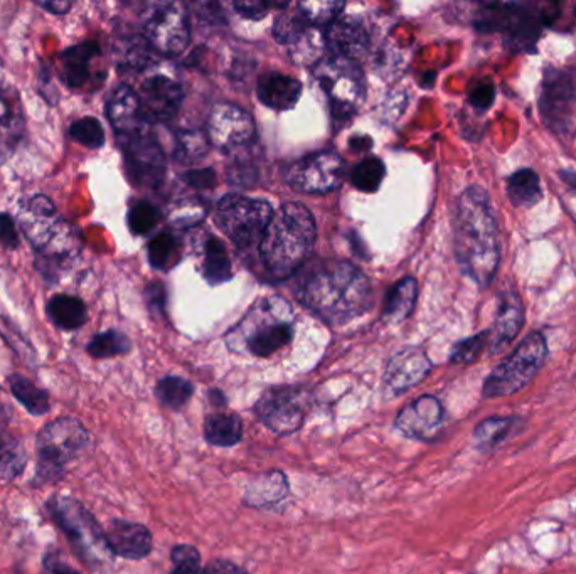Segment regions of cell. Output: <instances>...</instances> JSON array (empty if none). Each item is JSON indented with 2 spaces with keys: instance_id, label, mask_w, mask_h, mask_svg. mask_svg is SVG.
Segmentation results:
<instances>
[{
  "instance_id": "obj_41",
  "label": "cell",
  "mask_w": 576,
  "mask_h": 574,
  "mask_svg": "<svg viewBox=\"0 0 576 574\" xmlns=\"http://www.w3.org/2000/svg\"><path fill=\"white\" fill-rule=\"evenodd\" d=\"M326 44L327 41H324L322 34L309 27L295 43L288 46V53L295 63L314 64L315 66L320 59L324 58L322 53H324Z\"/></svg>"
},
{
  "instance_id": "obj_54",
  "label": "cell",
  "mask_w": 576,
  "mask_h": 574,
  "mask_svg": "<svg viewBox=\"0 0 576 574\" xmlns=\"http://www.w3.org/2000/svg\"><path fill=\"white\" fill-rule=\"evenodd\" d=\"M43 569L48 574H81L71 564L64 563L58 551H49L43 559Z\"/></svg>"
},
{
  "instance_id": "obj_44",
  "label": "cell",
  "mask_w": 576,
  "mask_h": 574,
  "mask_svg": "<svg viewBox=\"0 0 576 574\" xmlns=\"http://www.w3.org/2000/svg\"><path fill=\"white\" fill-rule=\"evenodd\" d=\"M209 140L204 133L194 132H182L177 135L176 144V159L182 164H194L198 160L203 159L206 152H208Z\"/></svg>"
},
{
  "instance_id": "obj_23",
  "label": "cell",
  "mask_w": 576,
  "mask_h": 574,
  "mask_svg": "<svg viewBox=\"0 0 576 574\" xmlns=\"http://www.w3.org/2000/svg\"><path fill=\"white\" fill-rule=\"evenodd\" d=\"M27 460L24 443L12 430L11 408L0 389V482L19 479L26 470Z\"/></svg>"
},
{
  "instance_id": "obj_49",
  "label": "cell",
  "mask_w": 576,
  "mask_h": 574,
  "mask_svg": "<svg viewBox=\"0 0 576 574\" xmlns=\"http://www.w3.org/2000/svg\"><path fill=\"white\" fill-rule=\"evenodd\" d=\"M171 574H201V553L191 544H177L171 551Z\"/></svg>"
},
{
  "instance_id": "obj_55",
  "label": "cell",
  "mask_w": 576,
  "mask_h": 574,
  "mask_svg": "<svg viewBox=\"0 0 576 574\" xmlns=\"http://www.w3.org/2000/svg\"><path fill=\"white\" fill-rule=\"evenodd\" d=\"M184 179L194 189H211L216 184V174H214L213 169L187 172Z\"/></svg>"
},
{
  "instance_id": "obj_39",
  "label": "cell",
  "mask_w": 576,
  "mask_h": 574,
  "mask_svg": "<svg viewBox=\"0 0 576 574\" xmlns=\"http://www.w3.org/2000/svg\"><path fill=\"white\" fill-rule=\"evenodd\" d=\"M192 394H194V386L187 379L179 378V376H166L155 386V396L160 403L174 411L184 408L192 398Z\"/></svg>"
},
{
  "instance_id": "obj_31",
  "label": "cell",
  "mask_w": 576,
  "mask_h": 574,
  "mask_svg": "<svg viewBox=\"0 0 576 574\" xmlns=\"http://www.w3.org/2000/svg\"><path fill=\"white\" fill-rule=\"evenodd\" d=\"M290 492L287 475L280 470H270L251 480L245 494V504L250 507H272L282 502Z\"/></svg>"
},
{
  "instance_id": "obj_40",
  "label": "cell",
  "mask_w": 576,
  "mask_h": 574,
  "mask_svg": "<svg viewBox=\"0 0 576 574\" xmlns=\"http://www.w3.org/2000/svg\"><path fill=\"white\" fill-rule=\"evenodd\" d=\"M68 137L86 149H102L107 137L102 122L95 117L78 118L68 128Z\"/></svg>"
},
{
  "instance_id": "obj_48",
  "label": "cell",
  "mask_w": 576,
  "mask_h": 574,
  "mask_svg": "<svg viewBox=\"0 0 576 574\" xmlns=\"http://www.w3.org/2000/svg\"><path fill=\"white\" fill-rule=\"evenodd\" d=\"M487 344H489V330L472 335L469 339L455 344L452 354H450V362L457 364V366L472 364L479 359Z\"/></svg>"
},
{
  "instance_id": "obj_17",
  "label": "cell",
  "mask_w": 576,
  "mask_h": 574,
  "mask_svg": "<svg viewBox=\"0 0 576 574\" xmlns=\"http://www.w3.org/2000/svg\"><path fill=\"white\" fill-rule=\"evenodd\" d=\"M80 236L70 223L64 224L43 250L36 251L34 265L38 270L39 277L43 278L48 285H58L64 273L70 272L75 265L76 258L80 255Z\"/></svg>"
},
{
  "instance_id": "obj_1",
  "label": "cell",
  "mask_w": 576,
  "mask_h": 574,
  "mask_svg": "<svg viewBox=\"0 0 576 574\" xmlns=\"http://www.w3.org/2000/svg\"><path fill=\"white\" fill-rule=\"evenodd\" d=\"M307 309L327 324H346L373 303L371 282L356 266L341 260H317L305 266L295 287Z\"/></svg>"
},
{
  "instance_id": "obj_25",
  "label": "cell",
  "mask_w": 576,
  "mask_h": 574,
  "mask_svg": "<svg viewBox=\"0 0 576 574\" xmlns=\"http://www.w3.org/2000/svg\"><path fill=\"white\" fill-rule=\"evenodd\" d=\"M523 324V302H521L518 293L509 290L499 300L496 322H494L492 330H489V351H491L492 356L506 351L509 344L518 337L519 332L523 329Z\"/></svg>"
},
{
  "instance_id": "obj_33",
  "label": "cell",
  "mask_w": 576,
  "mask_h": 574,
  "mask_svg": "<svg viewBox=\"0 0 576 574\" xmlns=\"http://www.w3.org/2000/svg\"><path fill=\"white\" fill-rule=\"evenodd\" d=\"M7 384L17 403L31 416L48 415L51 411V396L48 391L39 388L24 374L12 373L7 376Z\"/></svg>"
},
{
  "instance_id": "obj_56",
  "label": "cell",
  "mask_w": 576,
  "mask_h": 574,
  "mask_svg": "<svg viewBox=\"0 0 576 574\" xmlns=\"http://www.w3.org/2000/svg\"><path fill=\"white\" fill-rule=\"evenodd\" d=\"M145 300L155 312H162L166 305V288L159 282H152L145 288Z\"/></svg>"
},
{
  "instance_id": "obj_5",
  "label": "cell",
  "mask_w": 576,
  "mask_h": 574,
  "mask_svg": "<svg viewBox=\"0 0 576 574\" xmlns=\"http://www.w3.org/2000/svg\"><path fill=\"white\" fill-rule=\"evenodd\" d=\"M90 431L75 416H59L39 430L36 438V472L32 487L63 482L71 463L90 445Z\"/></svg>"
},
{
  "instance_id": "obj_8",
  "label": "cell",
  "mask_w": 576,
  "mask_h": 574,
  "mask_svg": "<svg viewBox=\"0 0 576 574\" xmlns=\"http://www.w3.org/2000/svg\"><path fill=\"white\" fill-rule=\"evenodd\" d=\"M314 76L326 91L336 122H346L358 112L366 95V83L356 61L332 54L315 64Z\"/></svg>"
},
{
  "instance_id": "obj_16",
  "label": "cell",
  "mask_w": 576,
  "mask_h": 574,
  "mask_svg": "<svg viewBox=\"0 0 576 574\" xmlns=\"http://www.w3.org/2000/svg\"><path fill=\"white\" fill-rule=\"evenodd\" d=\"M255 139V123L231 103L214 105L208 118V140L224 152L240 149Z\"/></svg>"
},
{
  "instance_id": "obj_2",
  "label": "cell",
  "mask_w": 576,
  "mask_h": 574,
  "mask_svg": "<svg viewBox=\"0 0 576 574\" xmlns=\"http://www.w3.org/2000/svg\"><path fill=\"white\" fill-rule=\"evenodd\" d=\"M454 229L460 270L479 287H487L496 277L501 251L496 216L484 189L469 187L459 197Z\"/></svg>"
},
{
  "instance_id": "obj_32",
  "label": "cell",
  "mask_w": 576,
  "mask_h": 574,
  "mask_svg": "<svg viewBox=\"0 0 576 574\" xmlns=\"http://www.w3.org/2000/svg\"><path fill=\"white\" fill-rule=\"evenodd\" d=\"M118 70L122 73L139 75L152 70L157 64L154 49L150 48L144 36H128L117 43Z\"/></svg>"
},
{
  "instance_id": "obj_29",
  "label": "cell",
  "mask_w": 576,
  "mask_h": 574,
  "mask_svg": "<svg viewBox=\"0 0 576 574\" xmlns=\"http://www.w3.org/2000/svg\"><path fill=\"white\" fill-rule=\"evenodd\" d=\"M46 317L56 329L73 332L88 322V309L80 297L58 293L46 303Z\"/></svg>"
},
{
  "instance_id": "obj_42",
  "label": "cell",
  "mask_w": 576,
  "mask_h": 574,
  "mask_svg": "<svg viewBox=\"0 0 576 574\" xmlns=\"http://www.w3.org/2000/svg\"><path fill=\"white\" fill-rule=\"evenodd\" d=\"M147 253L150 265L157 270H169L179 260V241L174 234L159 233L150 241Z\"/></svg>"
},
{
  "instance_id": "obj_6",
  "label": "cell",
  "mask_w": 576,
  "mask_h": 574,
  "mask_svg": "<svg viewBox=\"0 0 576 574\" xmlns=\"http://www.w3.org/2000/svg\"><path fill=\"white\" fill-rule=\"evenodd\" d=\"M46 511L86 566L100 568L113 561L107 534L80 500L70 495H51L46 500Z\"/></svg>"
},
{
  "instance_id": "obj_18",
  "label": "cell",
  "mask_w": 576,
  "mask_h": 574,
  "mask_svg": "<svg viewBox=\"0 0 576 574\" xmlns=\"http://www.w3.org/2000/svg\"><path fill=\"white\" fill-rule=\"evenodd\" d=\"M66 223L68 221L59 216L54 202L46 194H36L27 199L19 218V226L34 253L43 250Z\"/></svg>"
},
{
  "instance_id": "obj_52",
  "label": "cell",
  "mask_w": 576,
  "mask_h": 574,
  "mask_svg": "<svg viewBox=\"0 0 576 574\" xmlns=\"http://www.w3.org/2000/svg\"><path fill=\"white\" fill-rule=\"evenodd\" d=\"M469 100L470 105L477 110H487L496 100V88L489 81L479 83L474 86V90L470 91Z\"/></svg>"
},
{
  "instance_id": "obj_24",
  "label": "cell",
  "mask_w": 576,
  "mask_h": 574,
  "mask_svg": "<svg viewBox=\"0 0 576 574\" xmlns=\"http://www.w3.org/2000/svg\"><path fill=\"white\" fill-rule=\"evenodd\" d=\"M102 54V46L96 41L71 44L58 54V76L70 90H80L91 80V63Z\"/></svg>"
},
{
  "instance_id": "obj_26",
  "label": "cell",
  "mask_w": 576,
  "mask_h": 574,
  "mask_svg": "<svg viewBox=\"0 0 576 574\" xmlns=\"http://www.w3.org/2000/svg\"><path fill=\"white\" fill-rule=\"evenodd\" d=\"M0 128L6 132V139L0 144V160H6L26 133V113L14 86L0 85Z\"/></svg>"
},
{
  "instance_id": "obj_43",
  "label": "cell",
  "mask_w": 576,
  "mask_h": 574,
  "mask_svg": "<svg viewBox=\"0 0 576 574\" xmlns=\"http://www.w3.org/2000/svg\"><path fill=\"white\" fill-rule=\"evenodd\" d=\"M384 179V164L378 157L361 160L351 174L352 186L363 192H376Z\"/></svg>"
},
{
  "instance_id": "obj_35",
  "label": "cell",
  "mask_w": 576,
  "mask_h": 574,
  "mask_svg": "<svg viewBox=\"0 0 576 574\" xmlns=\"http://www.w3.org/2000/svg\"><path fill=\"white\" fill-rule=\"evenodd\" d=\"M416 297H418V285L415 278L406 277L400 280L386 297L384 320L390 324H398L401 320H405L413 312Z\"/></svg>"
},
{
  "instance_id": "obj_12",
  "label": "cell",
  "mask_w": 576,
  "mask_h": 574,
  "mask_svg": "<svg viewBox=\"0 0 576 574\" xmlns=\"http://www.w3.org/2000/svg\"><path fill=\"white\" fill-rule=\"evenodd\" d=\"M539 107L548 127L563 137H573L576 130V83L558 70H548L541 88Z\"/></svg>"
},
{
  "instance_id": "obj_45",
  "label": "cell",
  "mask_w": 576,
  "mask_h": 574,
  "mask_svg": "<svg viewBox=\"0 0 576 574\" xmlns=\"http://www.w3.org/2000/svg\"><path fill=\"white\" fill-rule=\"evenodd\" d=\"M159 219V209L147 201L134 202L128 209V229L135 236H144V234L150 233L159 223Z\"/></svg>"
},
{
  "instance_id": "obj_13",
  "label": "cell",
  "mask_w": 576,
  "mask_h": 574,
  "mask_svg": "<svg viewBox=\"0 0 576 574\" xmlns=\"http://www.w3.org/2000/svg\"><path fill=\"white\" fill-rule=\"evenodd\" d=\"M346 176L344 160L331 150L307 155L290 165L287 182L295 191L324 194L341 186Z\"/></svg>"
},
{
  "instance_id": "obj_22",
  "label": "cell",
  "mask_w": 576,
  "mask_h": 574,
  "mask_svg": "<svg viewBox=\"0 0 576 574\" xmlns=\"http://www.w3.org/2000/svg\"><path fill=\"white\" fill-rule=\"evenodd\" d=\"M105 534L115 558L118 556L130 561H140L147 558L154 548L152 532L144 524L113 519Z\"/></svg>"
},
{
  "instance_id": "obj_19",
  "label": "cell",
  "mask_w": 576,
  "mask_h": 574,
  "mask_svg": "<svg viewBox=\"0 0 576 574\" xmlns=\"http://www.w3.org/2000/svg\"><path fill=\"white\" fill-rule=\"evenodd\" d=\"M445 410L440 399L430 394L420 396L406 404L396 416V430L413 440H432L443 426Z\"/></svg>"
},
{
  "instance_id": "obj_4",
  "label": "cell",
  "mask_w": 576,
  "mask_h": 574,
  "mask_svg": "<svg viewBox=\"0 0 576 574\" xmlns=\"http://www.w3.org/2000/svg\"><path fill=\"white\" fill-rule=\"evenodd\" d=\"M294 310L282 297L260 298L228 335L233 351L270 357L292 342Z\"/></svg>"
},
{
  "instance_id": "obj_9",
  "label": "cell",
  "mask_w": 576,
  "mask_h": 574,
  "mask_svg": "<svg viewBox=\"0 0 576 574\" xmlns=\"http://www.w3.org/2000/svg\"><path fill=\"white\" fill-rule=\"evenodd\" d=\"M272 216V206L268 202L238 194L224 196L216 208V221L240 248L260 243Z\"/></svg>"
},
{
  "instance_id": "obj_37",
  "label": "cell",
  "mask_w": 576,
  "mask_h": 574,
  "mask_svg": "<svg viewBox=\"0 0 576 574\" xmlns=\"http://www.w3.org/2000/svg\"><path fill=\"white\" fill-rule=\"evenodd\" d=\"M204 278L211 285L228 282L233 277V266H231L230 256L221 245V241L214 236H209L204 243V260H203Z\"/></svg>"
},
{
  "instance_id": "obj_46",
  "label": "cell",
  "mask_w": 576,
  "mask_h": 574,
  "mask_svg": "<svg viewBox=\"0 0 576 574\" xmlns=\"http://www.w3.org/2000/svg\"><path fill=\"white\" fill-rule=\"evenodd\" d=\"M344 9L342 2H302L299 11L312 26H331Z\"/></svg>"
},
{
  "instance_id": "obj_15",
  "label": "cell",
  "mask_w": 576,
  "mask_h": 574,
  "mask_svg": "<svg viewBox=\"0 0 576 574\" xmlns=\"http://www.w3.org/2000/svg\"><path fill=\"white\" fill-rule=\"evenodd\" d=\"M137 95L145 122L164 123L174 118L181 107L182 86L174 76L155 71L140 83Z\"/></svg>"
},
{
  "instance_id": "obj_3",
  "label": "cell",
  "mask_w": 576,
  "mask_h": 574,
  "mask_svg": "<svg viewBox=\"0 0 576 574\" xmlns=\"http://www.w3.org/2000/svg\"><path fill=\"white\" fill-rule=\"evenodd\" d=\"M263 265L273 277L287 278L309 260L315 243V223L309 209L288 202L273 213L262 241Z\"/></svg>"
},
{
  "instance_id": "obj_10",
  "label": "cell",
  "mask_w": 576,
  "mask_h": 574,
  "mask_svg": "<svg viewBox=\"0 0 576 574\" xmlns=\"http://www.w3.org/2000/svg\"><path fill=\"white\" fill-rule=\"evenodd\" d=\"M140 22L142 36L155 53L174 56L189 44V21L181 2H149Z\"/></svg>"
},
{
  "instance_id": "obj_58",
  "label": "cell",
  "mask_w": 576,
  "mask_h": 574,
  "mask_svg": "<svg viewBox=\"0 0 576 574\" xmlns=\"http://www.w3.org/2000/svg\"><path fill=\"white\" fill-rule=\"evenodd\" d=\"M39 9L48 12V14H53V16H66L70 14L71 9H73V2H59V0H49V2H34Z\"/></svg>"
},
{
  "instance_id": "obj_30",
  "label": "cell",
  "mask_w": 576,
  "mask_h": 574,
  "mask_svg": "<svg viewBox=\"0 0 576 574\" xmlns=\"http://www.w3.org/2000/svg\"><path fill=\"white\" fill-rule=\"evenodd\" d=\"M524 420L519 416H491L475 426L474 443L480 452L491 453L502 443L523 430Z\"/></svg>"
},
{
  "instance_id": "obj_59",
  "label": "cell",
  "mask_w": 576,
  "mask_h": 574,
  "mask_svg": "<svg viewBox=\"0 0 576 574\" xmlns=\"http://www.w3.org/2000/svg\"><path fill=\"white\" fill-rule=\"evenodd\" d=\"M208 398L209 403L213 404L214 408H224L226 406V396L219 389H211Z\"/></svg>"
},
{
  "instance_id": "obj_53",
  "label": "cell",
  "mask_w": 576,
  "mask_h": 574,
  "mask_svg": "<svg viewBox=\"0 0 576 574\" xmlns=\"http://www.w3.org/2000/svg\"><path fill=\"white\" fill-rule=\"evenodd\" d=\"M270 7H287V4H267V2H236L235 9L241 16L251 21H258L267 16Z\"/></svg>"
},
{
  "instance_id": "obj_7",
  "label": "cell",
  "mask_w": 576,
  "mask_h": 574,
  "mask_svg": "<svg viewBox=\"0 0 576 574\" xmlns=\"http://www.w3.org/2000/svg\"><path fill=\"white\" fill-rule=\"evenodd\" d=\"M548 357V344L543 334L533 332L519 344L511 356L487 376L482 394L484 398H506L526 388L541 371Z\"/></svg>"
},
{
  "instance_id": "obj_14",
  "label": "cell",
  "mask_w": 576,
  "mask_h": 574,
  "mask_svg": "<svg viewBox=\"0 0 576 574\" xmlns=\"http://www.w3.org/2000/svg\"><path fill=\"white\" fill-rule=\"evenodd\" d=\"M297 388L268 389L255 404V415L275 435H292L304 423V411L299 404Z\"/></svg>"
},
{
  "instance_id": "obj_38",
  "label": "cell",
  "mask_w": 576,
  "mask_h": 574,
  "mask_svg": "<svg viewBox=\"0 0 576 574\" xmlns=\"http://www.w3.org/2000/svg\"><path fill=\"white\" fill-rule=\"evenodd\" d=\"M132 351V342L120 330L108 329L96 334L88 344L86 352L93 359H112V357L125 356Z\"/></svg>"
},
{
  "instance_id": "obj_36",
  "label": "cell",
  "mask_w": 576,
  "mask_h": 574,
  "mask_svg": "<svg viewBox=\"0 0 576 574\" xmlns=\"http://www.w3.org/2000/svg\"><path fill=\"white\" fill-rule=\"evenodd\" d=\"M507 197L512 202V206H516V208H533L536 206L543 197L538 174L531 169L514 172L507 179Z\"/></svg>"
},
{
  "instance_id": "obj_34",
  "label": "cell",
  "mask_w": 576,
  "mask_h": 574,
  "mask_svg": "<svg viewBox=\"0 0 576 574\" xmlns=\"http://www.w3.org/2000/svg\"><path fill=\"white\" fill-rule=\"evenodd\" d=\"M243 431V420L235 413H213L204 421V440L213 447H235Z\"/></svg>"
},
{
  "instance_id": "obj_21",
  "label": "cell",
  "mask_w": 576,
  "mask_h": 574,
  "mask_svg": "<svg viewBox=\"0 0 576 574\" xmlns=\"http://www.w3.org/2000/svg\"><path fill=\"white\" fill-rule=\"evenodd\" d=\"M105 113H107L108 122L112 125L117 139L149 128V123L145 122L144 117H142L137 90H134V86L127 85V83L118 85L110 93Z\"/></svg>"
},
{
  "instance_id": "obj_11",
  "label": "cell",
  "mask_w": 576,
  "mask_h": 574,
  "mask_svg": "<svg viewBox=\"0 0 576 574\" xmlns=\"http://www.w3.org/2000/svg\"><path fill=\"white\" fill-rule=\"evenodd\" d=\"M128 181L137 187L159 186L166 174V159L149 128L117 139Z\"/></svg>"
},
{
  "instance_id": "obj_51",
  "label": "cell",
  "mask_w": 576,
  "mask_h": 574,
  "mask_svg": "<svg viewBox=\"0 0 576 574\" xmlns=\"http://www.w3.org/2000/svg\"><path fill=\"white\" fill-rule=\"evenodd\" d=\"M0 246L6 250H17L21 246V234L11 214L0 213Z\"/></svg>"
},
{
  "instance_id": "obj_50",
  "label": "cell",
  "mask_w": 576,
  "mask_h": 574,
  "mask_svg": "<svg viewBox=\"0 0 576 574\" xmlns=\"http://www.w3.org/2000/svg\"><path fill=\"white\" fill-rule=\"evenodd\" d=\"M38 93L48 103L49 107H56L59 103V98H61L58 86L54 83L53 70L44 61L39 64Z\"/></svg>"
},
{
  "instance_id": "obj_28",
  "label": "cell",
  "mask_w": 576,
  "mask_h": 574,
  "mask_svg": "<svg viewBox=\"0 0 576 574\" xmlns=\"http://www.w3.org/2000/svg\"><path fill=\"white\" fill-rule=\"evenodd\" d=\"M327 44L342 58L354 59L363 56L368 48V32L354 17H339L327 32Z\"/></svg>"
},
{
  "instance_id": "obj_60",
  "label": "cell",
  "mask_w": 576,
  "mask_h": 574,
  "mask_svg": "<svg viewBox=\"0 0 576 574\" xmlns=\"http://www.w3.org/2000/svg\"><path fill=\"white\" fill-rule=\"evenodd\" d=\"M43 574H48V573H46V571H44V569H43Z\"/></svg>"
},
{
  "instance_id": "obj_47",
  "label": "cell",
  "mask_w": 576,
  "mask_h": 574,
  "mask_svg": "<svg viewBox=\"0 0 576 574\" xmlns=\"http://www.w3.org/2000/svg\"><path fill=\"white\" fill-rule=\"evenodd\" d=\"M309 29V22L305 21L302 12H285L280 14L275 26H273V36L283 44L295 43L297 39Z\"/></svg>"
},
{
  "instance_id": "obj_20",
  "label": "cell",
  "mask_w": 576,
  "mask_h": 574,
  "mask_svg": "<svg viewBox=\"0 0 576 574\" xmlns=\"http://www.w3.org/2000/svg\"><path fill=\"white\" fill-rule=\"evenodd\" d=\"M432 371V362L422 349L408 347L391 357L384 371V391L393 396L422 383Z\"/></svg>"
},
{
  "instance_id": "obj_57",
  "label": "cell",
  "mask_w": 576,
  "mask_h": 574,
  "mask_svg": "<svg viewBox=\"0 0 576 574\" xmlns=\"http://www.w3.org/2000/svg\"><path fill=\"white\" fill-rule=\"evenodd\" d=\"M201 574H250L245 568L231 563L228 559H213L204 566Z\"/></svg>"
},
{
  "instance_id": "obj_27",
  "label": "cell",
  "mask_w": 576,
  "mask_h": 574,
  "mask_svg": "<svg viewBox=\"0 0 576 574\" xmlns=\"http://www.w3.org/2000/svg\"><path fill=\"white\" fill-rule=\"evenodd\" d=\"M256 93H258V100L262 101L265 107L277 110V112H285L297 105L302 95V85L292 76L267 73L258 80Z\"/></svg>"
}]
</instances>
